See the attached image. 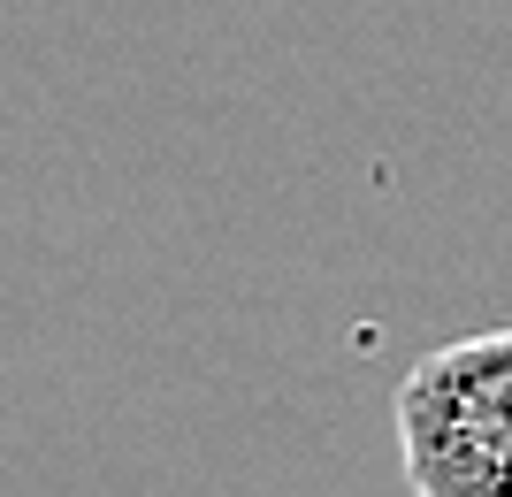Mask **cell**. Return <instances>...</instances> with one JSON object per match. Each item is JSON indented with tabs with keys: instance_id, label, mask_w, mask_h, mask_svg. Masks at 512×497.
<instances>
[{
	"instance_id": "1",
	"label": "cell",
	"mask_w": 512,
	"mask_h": 497,
	"mask_svg": "<svg viewBox=\"0 0 512 497\" xmlns=\"http://www.w3.org/2000/svg\"><path fill=\"white\" fill-rule=\"evenodd\" d=\"M398 475L413 497H512V329L413 360L398 383Z\"/></svg>"
}]
</instances>
